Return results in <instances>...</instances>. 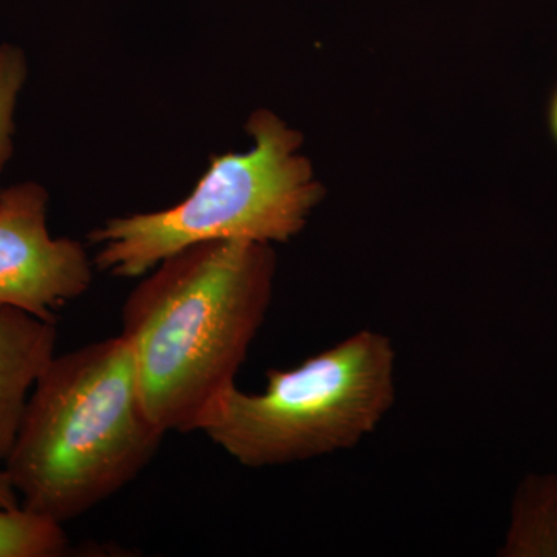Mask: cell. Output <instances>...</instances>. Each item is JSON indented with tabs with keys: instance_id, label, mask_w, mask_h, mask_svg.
Returning <instances> with one entry per match:
<instances>
[{
	"instance_id": "6da1fadb",
	"label": "cell",
	"mask_w": 557,
	"mask_h": 557,
	"mask_svg": "<svg viewBox=\"0 0 557 557\" xmlns=\"http://www.w3.org/2000/svg\"><path fill=\"white\" fill-rule=\"evenodd\" d=\"M132 289L121 333L143 401L164 432H194L215 399L236 386L273 299L269 244L212 240L161 260Z\"/></svg>"
},
{
	"instance_id": "7a4b0ae2",
	"label": "cell",
	"mask_w": 557,
	"mask_h": 557,
	"mask_svg": "<svg viewBox=\"0 0 557 557\" xmlns=\"http://www.w3.org/2000/svg\"><path fill=\"white\" fill-rule=\"evenodd\" d=\"M166 432L149 417L123 336L54 355L3 469L21 507L64 525L129 485Z\"/></svg>"
},
{
	"instance_id": "3957f363",
	"label": "cell",
	"mask_w": 557,
	"mask_h": 557,
	"mask_svg": "<svg viewBox=\"0 0 557 557\" xmlns=\"http://www.w3.org/2000/svg\"><path fill=\"white\" fill-rule=\"evenodd\" d=\"M255 148L211 157L189 197L174 207L109 219L89 234L94 265L141 277L182 249L212 240L288 242L306 226L324 188L298 152L302 135L270 110L249 116Z\"/></svg>"
},
{
	"instance_id": "277c9868",
	"label": "cell",
	"mask_w": 557,
	"mask_h": 557,
	"mask_svg": "<svg viewBox=\"0 0 557 557\" xmlns=\"http://www.w3.org/2000/svg\"><path fill=\"white\" fill-rule=\"evenodd\" d=\"M397 354L375 330H361L296 368L271 369L267 387H231L196 431L242 467L299 463L355 448L395 403Z\"/></svg>"
},
{
	"instance_id": "5b68a950",
	"label": "cell",
	"mask_w": 557,
	"mask_h": 557,
	"mask_svg": "<svg viewBox=\"0 0 557 557\" xmlns=\"http://www.w3.org/2000/svg\"><path fill=\"white\" fill-rule=\"evenodd\" d=\"M49 193L27 182L0 190V307L57 322L90 288L94 262L78 240L51 237Z\"/></svg>"
},
{
	"instance_id": "8992f818",
	"label": "cell",
	"mask_w": 557,
	"mask_h": 557,
	"mask_svg": "<svg viewBox=\"0 0 557 557\" xmlns=\"http://www.w3.org/2000/svg\"><path fill=\"white\" fill-rule=\"evenodd\" d=\"M57 322L0 307V463L9 456L40 373L57 355Z\"/></svg>"
},
{
	"instance_id": "52a82bcc",
	"label": "cell",
	"mask_w": 557,
	"mask_h": 557,
	"mask_svg": "<svg viewBox=\"0 0 557 557\" xmlns=\"http://www.w3.org/2000/svg\"><path fill=\"white\" fill-rule=\"evenodd\" d=\"M498 556L557 557V472L520 482Z\"/></svg>"
},
{
	"instance_id": "ba28073f",
	"label": "cell",
	"mask_w": 557,
	"mask_h": 557,
	"mask_svg": "<svg viewBox=\"0 0 557 557\" xmlns=\"http://www.w3.org/2000/svg\"><path fill=\"white\" fill-rule=\"evenodd\" d=\"M67 552L62 523L24 507L0 508V557H60Z\"/></svg>"
},
{
	"instance_id": "9c48e42d",
	"label": "cell",
	"mask_w": 557,
	"mask_h": 557,
	"mask_svg": "<svg viewBox=\"0 0 557 557\" xmlns=\"http://www.w3.org/2000/svg\"><path fill=\"white\" fill-rule=\"evenodd\" d=\"M27 60L13 44H0V172L13 156L14 110L25 79Z\"/></svg>"
},
{
	"instance_id": "30bf717a",
	"label": "cell",
	"mask_w": 557,
	"mask_h": 557,
	"mask_svg": "<svg viewBox=\"0 0 557 557\" xmlns=\"http://www.w3.org/2000/svg\"><path fill=\"white\" fill-rule=\"evenodd\" d=\"M21 507V498L5 469L0 468V508L13 509Z\"/></svg>"
},
{
	"instance_id": "8fae6325",
	"label": "cell",
	"mask_w": 557,
	"mask_h": 557,
	"mask_svg": "<svg viewBox=\"0 0 557 557\" xmlns=\"http://www.w3.org/2000/svg\"><path fill=\"white\" fill-rule=\"evenodd\" d=\"M549 126H552L553 135L557 141V90L553 97L552 106H549Z\"/></svg>"
}]
</instances>
